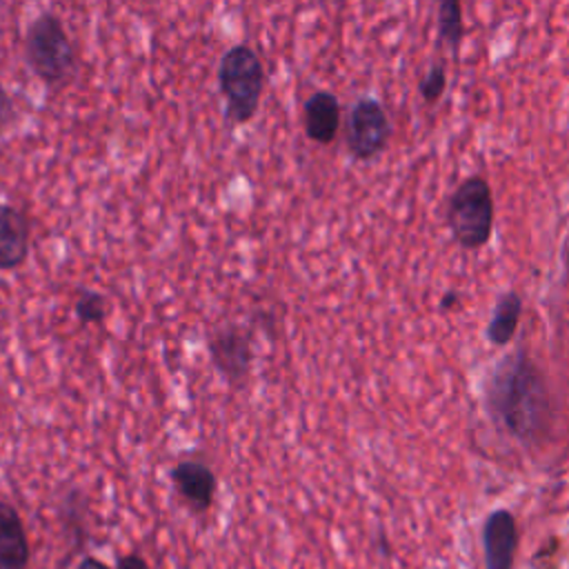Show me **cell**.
<instances>
[{"mask_svg": "<svg viewBox=\"0 0 569 569\" xmlns=\"http://www.w3.org/2000/svg\"><path fill=\"white\" fill-rule=\"evenodd\" d=\"M24 60L49 87H60L76 73V49L56 13L42 11L27 24Z\"/></svg>", "mask_w": 569, "mask_h": 569, "instance_id": "1", "label": "cell"}, {"mask_svg": "<svg viewBox=\"0 0 569 569\" xmlns=\"http://www.w3.org/2000/svg\"><path fill=\"white\" fill-rule=\"evenodd\" d=\"M218 87L227 104V122H249L258 111L264 89V69L258 53L247 44H233L227 49L218 64Z\"/></svg>", "mask_w": 569, "mask_h": 569, "instance_id": "2", "label": "cell"}, {"mask_svg": "<svg viewBox=\"0 0 569 569\" xmlns=\"http://www.w3.org/2000/svg\"><path fill=\"white\" fill-rule=\"evenodd\" d=\"M502 413L518 433H531L545 418L547 396L538 373L522 360L509 373L502 387Z\"/></svg>", "mask_w": 569, "mask_h": 569, "instance_id": "3", "label": "cell"}, {"mask_svg": "<svg viewBox=\"0 0 569 569\" xmlns=\"http://www.w3.org/2000/svg\"><path fill=\"white\" fill-rule=\"evenodd\" d=\"M491 193L482 178L467 180L453 196L449 220L465 247H480L491 231Z\"/></svg>", "mask_w": 569, "mask_h": 569, "instance_id": "4", "label": "cell"}, {"mask_svg": "<svg viewBox=\"0 0 569 569\" xmlns=\"http://www.w3.org/2000/svg\"><path fill=\"white\" fill-rule=\"evenodd\" d=\"M207 349L211 365L231 387H240L249 378L253 365V342L249 331L238 325L220 327L209 336Z\"/></svg>", "mask_w": 569, "mask_h": 569, "instance_id": "5", "label": "cell"}, {"mask_svg": "<svg viewBox=\"0 0 569 569\" xmlns=\"http://www.w3.org/2000/svg\"><path fill=\"white\" fill-rule=\"evenodd\" d=\"M387 138H389V120L385 109L369 98L356 102L347 124L349 151L356 158L367 160L385 147Z\"/></svg>", "mask_w": 569, "mask_h": 569, "instance_id": "6", "label": "cell"}, {"mask_svg": "<svg viewBox=\"0 0 569 569\" xmlns=\"http://www.w3.org/2000/svg\"><path fill=\"white\" fill-rule=\"evenodd\" d=\"M171 482L178 496L189 505L191 511L204 513L216 496V473L202 460H180L171 469Z\"/></svg>", "mask_w": 569, "mask_h": 569, "instance_id": "7", "label": "cell"}, {"mask_svg": "<svg viewBox=\"0 0 569 569\" xmlns=\"http://www.w3.org/2000/svg\"><path fill=\"white\" fill-rule=\"evenodd\" d=\"M29 256V222L24 213L0 202V269H18Z\"/></svg>", "mask_w": 569, "mask_h": 569, "instance_id": "8", "label": "cell"}, {"mask_svg": "<svg viewBox=\"0 0 569 569\" xmlns=\"http://www.w3.org/2000/svg\"><path fill=\"white\" fill-rule=\"evenodd\" d=\"M485 562L487 569H511L516 553V522L509 511H496L489 516L485 531Z\"/></svg>", "mask_w": 569, "mask_h": 569, "instance_id": "9", "label": "cell"}, {"mask_svg": "<svg viewBox=\"0 0 569 569\" xmlns=\"http://www.w3.org/2000/svg\"><path fill=\"white\" fill-rule=\"evenodd\" d=\"M29 556V540L20 513L13 505L0 500V569H27Z\"/></svg>", "mask_w": 569, "mask_h": 569, "instance_id": "10", "label": "cell"}, {"mask_svg": "<svg viewBox=\"0 0 569 569\" xmlns=\"http://www.w3.org/2000/svg\"><path fill=\"white\" fill-rule=\"evenodd\" d=\"M340 124V104L333 93L316 91L305 102V131L313 142L327 144L336 138Z\"/></svg>", "mask_w": 569, "mask_h": 569, "instance_id": "11", "label": "cell"}, {"mask_svg": "<svg viewBox=\"0 0 569 569\" xmlns=\"http://www.w3.org/2000/svg\"><path fill=\"white\" fill-rule=\"evenodd\" d=\"M518 318H520V300H518V296L507 293V296L498 302V307H496L493 320H491V325H489V338H491L496 345L507 342V340L513 336V331H516Z\"/></svg>", "mask_w": 569, "mask_h": 569, "instance_id": "12", "label": "cell"}, {"mask_svg": "<svg viewBox=\"0 0 569 569\" xmlns=\"http://www.w3.org/2000/svg\"><path fill=\"white\" fill-rule=\"evenodd\" d=\"M76 318L80 325H102L107 318V298L98 291L84 289L76 300Z\"/></svg>", "mask_w": 569, "mask_h": 569, "instance_id": "13", "label": "cell"}, {"mask_svg": "<svg viewBox=\"0 0 569 569\" xmlns=\"http://www.w3.org/2000/svg\"><path fill=\"white\" fill-rule=\"evenodd\" d=\"M440 27L445 40L456 44L462 33V20H460V7L456 2H445L440 7Z\"/></svg>", "mask_w": 569, "mask_h": 569, "instance_id": "14", "label": "cell"}, {"mask_svg": "<svg viewBox=\"0 0 569 569\" xmlns=\"http://www.w3.org/2000/svg\"><path fill=\"white\" fill-rule=\"evenodd\" d=\"M442 89H445V73H442L440 67H433V69L427 73L425 82H422V93H425V98L433 100V98L440 96Z\"/></svg>", "mask_w": 569, "mask_h": 569, "instance_id": "15", "label": "cell"}, {"mask_svg": "<svg viewBox=\"0 0 569 569\" xmlns=\"http://www.w3.org/2000/svg\"><path fill=\"white\" fill-rule=\"evenodd\" d=\"M13 120H16V104L9 96V91L0 84V131L11 127Z\"/></svg>", "mask_w": 569, "mask_h": 569, "instance_id": "16", "label": "cell"}, {"mask_svg": "<svg viewBox=\"0 0 569 569\" xmlns=\"http://www.w3.org/2000/svg\"><path fill=\"white\" fill-rule=\"evenodd\" d=\"M116 569H151L147 565V560L140 556V553H124L120 560H118V567Z\"/></svg>", "mask_w": 569, "mask_h": 569, "instance_id": "17", "label": "cell"}, {"mask_svg": "<svg viewBox=\"0 0 569 569\" xmlns=\"http://www.w3.org/2000/svg\"><path fill=\"white\" fill-rule=\"evenodd\" d=\"M76 569H111V567H109L107 562H102V560L93 558V556H87V558H82V560H80V565H78Z\"/></svg>", "mask_w": 569, "mask_h": 569, "instance_id": "18", "label": "cell"}]
</instances>
